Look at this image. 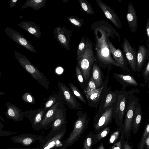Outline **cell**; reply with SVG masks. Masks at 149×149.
<instances>
[{"mask_svg":"<svg viewBox=\"0 0 149 149\" xmlns=\"http://www.w3.org/2000/svg\"><path fill=\"white\" fill-rule=\"evenodd\" d=\"M126 18L131 31L132 33H134L137 29L138 19L136 12L131 1L128 5Z\"/></svg>","mask_w":149,"mask_h":149,"instance_id":"603a6c76","label":"cell"},{"mask_svg":"<svg viewBox=\"0 0 149 149\" xmlns=\"http://www.w3.org/2000/svg\"><path fill=\"white\" fill-rule=\"evenodd\" d=\"M115 91L117 100L115 104L113 119L119 128L121 135H124L123 123L126 103L129 96L134 92L133 90L126 91L117 90Z\"/></svg>","mask_w":149,"mask_h":149,"instance_id":"3957f363","label":"cell"},{"mask_svg":"<svg viewBox=\"0 0 149 149\" xmlns=\"http://www.w3.org/2000/svg\"><path fill=\"white\" fill-rule=\"evenodd\" d=\"M82 8L87 14L93 15L94 11L91 4L86 0H78Z\"/></svg>","mask_w":149,"mask_h":149,"instance_id":"1f68e13d","label":"cell"},{"mask_svg":"<svg viewBox=\"0 0 149 149\" xmlns=\"http://www.w3.org/2000/svg\"><path fill=\"white\" fill-rule=\"evenodd\" d=\"M96 88V85L92 77L91 76L88 82L87 86L84 89L86 90H94Z\"/></svg>","mask_w":149,"mask_h":149,"instance_id":"b9f144b4","label":"cell"},{"mask_svg":"<svg viewBox=\"0 0 149 149\" xmlns=\"http://www.w3.org/2000/svg\"><path fill=\"white\" fill-rule=\"evenodd\" d=\"M106 78L104 81L105 85L101 94L100 105L97 113L95 116L93 122L96 121L101 115L108 108L113 105L117 100L115 91L111 90V87L108 86V82L110 70H108Z\"/></svg>","mask_w":149,"mask_h":149,"instance_id":"8992f818","label":"cell"},{"mask_svg":"<svg viewBox=\"0 0 149 149\" xmlns=\"http://www.w3.org/2000/svg\"><path fill=\"white\" fill-rule=\"evenodd\" d=\"M149 135V118L148 119L143 135L140 141L138 149H143L146 144V141L148 136Z\"/></svg>","mask_w":149,"mask_h":149,"instance_id":"4dcf8cb0","label":"cell"},{"mask_svg":"<svg viewBox=\"0 0 149 149\" xmlns=\"http://www.w3.org/2000/svg\"><path fill=\"white\" fill-rule=\"evenodd\" d=\"M115 102L107 109L97 120L93 122V127L96 133H99L112 122Z\"/></svg>","mask_w":149,"mask_h":149,"instance_id":"8fae6325","label":"cell"},{"mask_svg":"<svg viewBox=\"0 0 149 149\" xmlns=\"http://www.w3.org/2000/svg\"><path fill=\"white\" fill-rule=\"evenodd\" d=\"M40 149L39 147L38 146L36 148H6V149Z\"/></svg>","mask_w":149,"mask_h":149,"instance_id":"c3c4849f","label":"cell"},{"mask_svg":"<svg viewBox=\"0 0 149 149\" xmlns=\"http://www.w3.org/2000/svg\"><path fill=\"white\" fill-rule=\"evenodd\" d=\"M5 32L7 35L18 44L34 53L36 51L29 41L18 32L8 27L5 28Z\"/></svg>","mask_w":149,"mask_h":149,"instance_id":"4fadbf2b","label":"cell"},{"mask_svg":"<svg viewBox=\"0 0 149 149\" xmlns=\"http://www.w3.org/2000/svg\"><path fill=\"white\" fill-rule=\"evenodd\" d=\"M0 120H1L2 121L5 122V121L3 119V118L0 115Z\"/></svg>","mask_w":149,"mask_h":149,"instance_id":"816d5d0a","label":"cell"},{"mask_svg":"<svg viewBox=\"0 0 149 149\" xmlns=\"http://www.w3.org/2000/svg\"><path fill=\"white\" fill-rule=\"evenodd\" d=\"M142 111L141 104L138 102L134 112L132 130L134 134L138 132L140 127L142 118Z\"/></svg>","mask_w":149,"mask_h":149,"instance_id":"4316f807","label":"cell"},{"mask_svg":"<svg viewBox=\"0 0 149 149\" xmlns=\"http://www.w3.org/2000/svg\"><path fill=\"white\" fill-rule=\"evenodd\" d=\"M69 86L71 91L75 97H77L82 102L85 104H87L84 97L79 90L74 85L71 83L69 84Z\"/></svg>","mask_w":149,"mask_h":149,"instance_id":"e575fe53","label":"cell"},{"mask_svg":"<svg viewBox=\"0 0 149 149\" xmlns=\"http://www.w3.org/2000/svg\"><path fill=\"white\" fill-rule=\"evenodd\" d=\"M59 96H57L56 94L51 95L47 99L46 102L44 104V109L45 111H47L49 110L54 104L57 102Z\"/></svg>","mask_w":149,"mask_h":149,"instance_id":"836d02e7","label":"cell"},{"mask_svg":"<svg viewBox=\"0 0 149 149\" xmlns=\"http://www.w3.org/2000/svg\"><path fill=\"white\" fill-rule=\"evenodd\" d=\"M91 70V76L95 84L96 88H99L104 83V78L101 69L95 61L93 64Z\"/></svg>","mask_w":149,"mask_h":149,"instance_id":"484cf974","label":"cell"},{"mask_svg":"<svg viewBox=\"0 0 149 149\" xmlns=\"http://www.w3.org/2000/svg\"><path fill=\"white\" fill-rule=\"evenodd\" d=\"M106 17L118 28H122V24L119 17L115 11L110 6L101 0H95Z\"/></svg>","mask_w":149,"mask_h":149,"instance_id":"e0dca14e","label":"cell"},{"mask_svg":"<svg viewBox=\"0 0 149 149\" xmlns=\"http://www.w3.org/2000/svg\"><path fill=\"white\" fill-rule=\"evenodd\" d=\"M105 85L104 81L102 86L94 90L83 91L85 95L89 106L92 108H97L99 104L101 94Z\"/></svg>","mask_w":149,"mask_h":149,"instance_id":"2e32d148","label":"cell"},{"mask_svg":"<svg viewBox=\"0 0 149 149\" xmlns=\"http://www.w3.org/2000/svg\"><path fill=\"white\" fill-rule=\"evenodd\" d=\"M113 77L123 87L127 86H137L139 84L134 78L131 75L114 72Z\"/></svg>","mask_w":149,"mask_h":149,"instance_id":"cb8c5ba5","label":"cell"},{"mask_svg":"<svg viewBox=\"0 0 149 149\" xmlns=\"http://www.w3.org/2000/svg\"><path fill=\"white\" fill-rule=\"evenodd\" d=\"M109 149H111L110 148H109Z\"/></svg>","mask_w":149,"mask_h":149,"instance_id":"11a10c76","label":"cell"},{"mask_svg":"<svg viewBox=\"0 0 149 149\" xmlns=\"http://www.w3.org/2000/svg\"><path fill=\"white\" fill-rule=\"evenodd\" d=\"M64 106L61 101L58 106L55 119L50 126L54 130H58L61 126L67 123L66 110Z\"/></svg>","mask_w":149,"mask_h":149,"instance_id":"ffe728a7","label":"cell"},{"mask_svg":"<svg viewBox=\"0 0 149 149\" xmlns=\"http://www.w3.org/2000/svg\"><path fill=\"white\" fill-rule=\"evenodd\" d=\"M123 52L130 67V69L134 72H137V52L132 47L127 38L125 37L121 43Z\"/></svg>","mask_w":149,"mask_h":149,"instance_id":"30bf717a","label":"cell"},{"mask_svg":"<svg viewBox=\"0 0 149 149\" xmlns=\"http://www.w3.org/2000/svg\"><path fill=\"white\" fill-rule=\"evenodd\" d=\"M111 127L107 126L97 134L93 135V144H94L105 138L109 133Z\"/></svg>","mask_w":149,"mask_h":149,"instance_id":"f1b7e54d","label":"cell"},{"mask_svg":"<svg viewBox=\"0 0 149 149\" xmlns=\"http://www.w3.org/2000/svg\"><path fill=\"white\" fill-rule=\"evenodd\" d=\"M86 39L84 36H83L78 46L76 61H78L82 57L86 48Z\"/></svg>","mask_w":149,"mask_h":149,"instance_id":"f546056e","label":"cell"},{"mask_svg":"<svg viewBox=\"0 0 149 149\" xmlns=\"http://www.w3.org/2000/svg\"><path fill=\"white\" fill-rule=\"evenodd\" d=\"M91 29L93 32L95 40L94 47L95 61L103 69L117 67H122L114 60L111 54L108 42L109 37L121 40L120 34L106 21L102 19L94 22Z\"/></svg>","mask_w":149,"mask_h":149,"instance_id":"6da1fadb","label":"cell"},{"mask_svg":"<svg viewBox=\"0 0 149 149\" xmlns=\"http://www.w3.org/2000/svg\"><path fill=\"white\" fill-rule=\"evenodd\" d=\"M60 101L56 102L47 111L40 125V130L49 129V126L55 119L57 110Z\"/></svg>","mask_w":149,"mask_h":149,"instance_id":"d6986e66","label":"cell"},{"mask_svg":"<svg viewBox=\"0 0 149 149\" xmlns=\"http://www.w3.org/2000/svg\"><path fill=\"white\" fill-rule=\"evenodd\" d=\"M124 135H121L119 141L115 143L111 147L112 149H122L123 143L124 140Z\"/></svg>","mask_w":149,"mask_h":149,"instance_id":"ab89813d","label":"cell"},{"mask_svg":"<svg viewBox=\"0 0 149 149\" xmlns=\"http://www.w3.org/2000/svg\"><path fill=\"white\" fill-rule=\"evenodd\" d=\"M46 112L44 108H38L25 111V116L30 120L32 127L35 131H38L39 126Z\"/></svg>","mask_w":149,"mask_h":149,"instance_id":"5bb4252c","label":"cell"},{"mask_svg":"<svg viewBox=\"0 0 149 149\" xmlns=\"http://www.w3.org/2000/svg\"><path fill=\"white\" fill-rule=\"evenodd\" d=\"M4 127V125L0 121V130H2Z\"/></svg>","mask_w":149,"mask_h":149,"instance_id":"f907efd6","label":"cell"},{"mask_svg":"<svg viewBox=\"0 0 149 149\" xmlns=\"http://www.w3.org/2000/svg\"><path fill=\"white\" fill-rule=\"evenodd\" d=\"M93 131H91L87 135L83 144V149H91L93 144Z\"/></svg>","mask_w":149,"mask_h":149,"instance_id":"d6a6232c","label":"cell"},{"mask_svg":"<svg viewBox=\"0 0 149 149\" xmlns=\"http://www.w3.org/2000/svg\"><path fill=\"white\" fill-rule=\"evenodd\" d=\"M5 105L7 108V111L4 112V113L7 118L16 122L24 120L25 113L19 108L9 102L6 103Z\"/></svg>","mask_w":149,"mask_h":149,"instance_id":"ac0fdd59","label":"cell"},{"mask_svg":"<svg viewBox=\"0 0 149 149\" xmlns=\"http://www.w3.org/2000/svg\"><path fill=\"white\" fill-rule=\"evenodd\" d=\"M58 86L61 95L69 109L77 110L83 108L82 105L77 101L75 96L65 84L58 82Z\"/></svg>","mask_w":149,"mask_h":149,"instance_id":"9c48e42d","label":"cell"},{"mask_svg":"<svg viewBox=\"0 0 149 149\" xmlns=\"http://www.w3.org/2000/svg\"><path fill=\"white\" fill-rule=\"evenodd\" d=\"M78 119L75 122L73 129L69 136L61 142L58 149H65L74 143L80 138L87 128L89 119L86 111L77 112Z\"/></svg>","mask_w":149,"mask_h":149,"instance_id":"7a4b0ae2","label":"cell"},{"mask_svg":"<svg viewBox=\"0 0 149 149\" xmlns=\"http://www.w3.org/2000/svg\"><path fill=\"white\" fill-rule=\"evenodd\" d=\"M144 80V86L148 84V88L149 87V60L148 61L145 66L142 72Z\"/></svg>","mask_w":149,"mask_h":149,"instance_id":"74e56055","label":"cell"},{"mask_svg":"<svg viewBox=\"0 0 149 149\" xmlns=\"http://www.w3.org/2000/svg\"><path fill=\"white\" fill-rule=\"evenodd\" d=\"M146 34L147 38V43H149V18L147 19L146 25Z\"/></svg>","mask_w":149,"mask_h":149,"instance_id":"ee69618b","label":"cell"},{"mask_svg":"<svg viewBox=\"0 0 149 149\" xmlns=\"http://www.w3.org/2000/svg\"><path fill=\"white\" fill-rule=\"evenodd\" d=\"M46 3V0H27L21 7V9L28 7H31L35 10L42 8Z\"/></svg>","mask_w":149,"mask_h":149,"instance_id":"83f0119b","label":"cell"},{"mask_svg":"<svg viewBox=\"0 0 149 149\" xmlns=\"http://www.w3.org/2000/svg\"><path fill=\"white\" fill-rule=\"evenodd\" d=\"M17 24L31 35L38 38H40L41 33L40 27L35 22L23 21Z\"/></svg>","mask_w":149,"mask_h":149,"instance_id":"d4e9b609","label":"cell"},{"mask_svg":"<svg viewBox=\"0 0 149 149\" xmlns=\"http://www.w3.org/2000/svg\"><path fill=\"white\" fill-rule=\"evenodd\" d=\"M68 21L74 26L77 27H81L84 23L82 19H80L74 16H68L67 17Z\"/></svg>","mask_w":149,"mask_h":149,"instance_id":"d590c367","label":"cell"},{"mask_svg":"<svg viewBox=\"0 0 149 149\" xmlns=\"http://www.w3.org/2000/svg\"><path fill=\"white\" fill-rule=\"evenodd\" d=\"M138 102V98L133 94L129 96L127 100L123 123V128L125 137L129 138L130 136L134 114Z\"/></svg>","mask_w":149,"mask_h":149,"instance_id":"ba28073f","label":"cell"},{"mask_svg":"<svg viewBox=\"0 0 149 149\" xmlns=\"http://www.w3.org/2000/svg\"><path fill=\"white\" fill-rule=\"evenodd\" d=\"M54 36L58 43L63 47L70 51V42L73 31L67 29L64 26H59L54 29L53 31Z\"/></svg>","mask_w":149,"mask_h":149,"instance_id":"7c38bea8","label":"cell"},{"mask_svg":"<svg viewBox=\"0 0 149 149\" xmlns=\"http://www.w3.org/2000/svg\"><path fill=\"white\" fill-rule=\"evenodd\" d=\"M1 76V72H0V77Z\"/></svg>","mask_w":149,"mask_h":149,"instance_id":"db71d44e","label":"cell"},{"mask_svg":"<svg viewBox=\"0 0 149 149\" xmlns=\"http://www.w3.org/2000/svg\"><path fill=\"white\" fill-rule=\"evenodd\" d=\"M108 42L111 54L114 61L122 67L123 70L130 72V70L124 54L119 48H116L109 39Z\"/></svg>","mask_w":149,"mask_h":149,"instance_id":"9a60e30c","label":"cell"},{"mask_svg":"<svg viewBox=\"0 0 149 149\" xmlns=\"http://www.w3.org/2000/svg\"><path fill=\"white\" fill-rule=\"evenodd\" d=\"M97 149H106L102 143H101L97 147Z\"/></svg>","mask_w":149,"mask_h":149,"instance_id":"681fc988","label":"cell"},{"mask_svg":"<svg viewBox=\"0 0 149 149\" xmlns=\"http://www.w3.org/2000/svg\"><path fill=\"white\" fill-rule=\"evenodd\" d=\"M17 132H13L10 130H0V137L4 136H10L13 134H18Z\"/></svg>","mask_w":149,"mask_h":149,"instance_id":"7bdbcfd3","label":"cell"},{"mask_svg":"<svg viewBox=\"0 0 149 149\" xmlns=\"http://www.w3.org/2000/svg\"><path fill=\"white\" fill-rule=\"evenodd\" d=\"M6 94L4 92H3L0 91V95H4Z\"/></svg>","mask_w":149,"mask_h":149,"instance_id":"f5cc1de1","label":"cell"},{"mask_svg":"<svg viewBox=\"0 0 149 149\" xmlns=\"http://www.w3.org/2000/svg\"><path fill=\"white\" fill-rule=\"evenodd\" d=\"M13 143H20L24 146H29L38 140L39 137L33 134H22L11 137Z\"/></svg>","mask_w":149,"mask_h":149,"instance_id":"7402d4cb","label":"cell"},{"mask_svg":"<svg viewBox=\"0 0 149 149\" xmlns=\"http://www.w3.org/2000/svg\"><path fill=\"white\" fill-rule=\"evenodd\" d=\"M22 98L25 102L29 104H34L36 102L34 97L28 92L24 93L22 96Z\"/></svg>","mask_w":149,"mask_h":149,"instance_id":"f35d334b","label":"cell"},{"mask_svg":"<svg viewBox=\"0 0 149 149\" xmlns=\"http://www.w3.org/2000/svg\"><path fill=\"white\" fill-rule=\"evenodd\" d=\"M149 43L147 46L140 45L137 52V72L139 73L144 67L146 59L149 60Z\"/></svg>","mask_w":149,"mask_h":149,"instance_id":"44dd1931","label":"cell"},{"mask_svg":"<svg viewBox=\"0 0 149 149\" xmlns=\"http://www.w3.org/2000/svg\"><path fill=\"white\" fill-rule=\"evenodd\" d=\"M122 149H132L128 141L124 140L122 145Z\"/></svg>","mask_w":149,"mask_h":149,"instance_id":"f6af8a7d","label":"cell"},{"mask_svg":"<svg viewBox=\"0 0 149 149\" xmlns=\"http://www.w3.org/2000/svg\"><path fill=\"white\" fill-rule=\"evenodd\" d=\"M18 0H10L9 2V6L11 8H12L16 5Z\"/></svg>","mask_w":149,"mask_h":149,"instance_id":"bcb514c9","label":"cell"},{"mask_svg":"<svg viewBox=\"0 0 149 149\" xmlns=\"http://www.w3.org/2000/svg\"><path fill=\"white\" fill-rule=\"evenodd\" d=\"M86 48L81 58L77 61L81 72L85 84L87 86L91 76L92 66L95 61L94 46L91 41L86 38Z\"/></svg>","mask_w":149,"mask_h":149,"instance_id":"277c9868","label":"cell"},{"mask_svg":"<svg viewBox=\"0 0 149 149\" xmlns=\"http://www.w3.org/2000/svg\"><path fill=\"white\" fill-rule=\"evenodd\" d=\"M14 53L16 59L25 70L40 84L46 89H48L49 82L43 73L33 64L26 56L16 50L14 51Z\"/></svg>","mask_w":149,"mask_h":149,"instance_id":"5b68a950","label":"cell"},{"mask_svg":"<svg viewBox=\"0 0 149 149\" xmlns=\"http://www.w3.org/2000/svg\"><path fill=\"white\" fill-rule=\"evenodd\" d=\"M67 126L62 125L58 130H51L48 135L39 142L40 149H54L59 148L61 145V141L66 131Z\"/></svg>","mask_w":149,"mask_h":149,"instance_id":"52a82bcc","label":"cell"},{"mask_svg":"<svg viewBox=\"0 0 149 149\" xmlns=\"http://www.w3.org/2000/svg\"><path fill=\"white\" fill-rule=\"evenodd\" d=\"M146 144L147 146V149H149V135L146 139Z\"/></svg>","mask_w":149,"mask_h":149,"instance_id":"7dc6e473","label":"cell"},{"mask_svg":"<svg viewBox=\"0 0 149 149\" xmlns=\"http://www.w3.org/2000/svg\"><path fill=\"white\" fill-rule=\"evenodd\" d=\"M120 133L119 130L114 132L110 136L109 139V143H112L116 141L118 138Z\"/></svg>","mask_w":149,"mask_h":149,"instance_id":"60d3db41","label":"cell"},{"mask_svg":"<svg viewBox=\"0 0 149 149\" xmlns=\"http://www.w3.org/2000/svg\"><path fill=\"white\" fill-rule=\"evenodd\" d=\"M75 69L77 80L83 91L86 88V86L85 84L81 72L77 65L76 66Z\"/></svg>","mask_w":149,"mask_h":149,"instance_id":"8d00e7d4","label":"cell"}]
</instances>
